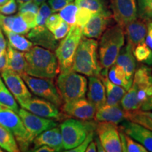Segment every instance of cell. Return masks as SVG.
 I'll use <instances>...</instances> for the list:
<instances>
[{
    "label": "cell",
    "instance_id": "cell-25",
    "mask_svg": "<svg viewBox=\"0 0 152 152\" xmlns=\"http://www.w3.org/2000/svg\"><path fill=\"white\" fill-rule=\"evenodd\" d=\"M7 70L16 72L19 75L26 73V61L24 52L16 50L7 43Z\"/></svg>",
    "mask_w": 152,
    "mask_h": 152
},
{
    "label": "cell",
    "instance_id": "cell-49",
    "mask_svg": "<svg viewBox=\"0 0 152 152\" xmlns=\"http://www.w3.org/2000/svg\"><path fill=\"white\" fill-rule=\"evenodd\" d=\"M7 52L0 55V72H2L7 68Z\"/></svg>",
    "mask_w": 152,
    "mask_h": 152
},
{
    "label": "cell",
    "instance_id": "cell-32",
    "mask_svg": "<svg viewBox=\"0 0 152 152\" xmlns=\"http://www.w3.org/2000/svg\"><path fill=\"white\" fill-rule=\"evenodd\" d=\"M120 138H121L122 151L125 152H147L148 151L145 147L141 144L137 142L134 139L125 134V132H119Z\"/></svg>",
    "mask_w": 152,
    "mask_h": 152
},
{
    "label": "cell",
    "instance_id": "cell-27",
    "mask_svg": "<svg viewBox=\"0 0 152 152\" xmlns=\"http://www.w3.org/2000/svg\"><path fill=\"white\" fill-rule=\"evenodd\" d=\"M8 39V45L16 50L22 52L29 51L33 47V44L23 35L15 33L11 31H4Z\"/></svg>",
    "mask_w": 152,
    "mask_h": 152
},
{
    "label": "cell",
    "instance_id": "cell-26",
    "mask_svg": "<svg viewBox=\"0 0 152 152\" xmlns=\"http://www.w3.org/2000/svg\"><path fill=\"white\" fill-rule=\"evenodd\" d=\"M108 77L112 83L123 87L126 91L132 86V80L128 79L123 68L115 64L110 67L109 72L108 71Z\"/></svg>",
    "mask_w": 152,
    "mask_h": 152
},
{
    "label": "cell",
    "instance_id": "cell-30",
    "mask_svg": "<svg viewBox=\"0 0 152 152\" xmlns=\"http://www.w3.org/2000/svg\"><path fill=\"white\" fill-rule=\"evenodd\" d=\"M0 148L8 152L20 151L14 134L1 125H0Z\"/></svg>",
    "mask_w": 152,
    "mask_h": 152
},
{
    "label": "cell",
    "instance_id": "cell-47",
    "mask_svg": "<svg viewBox=\"0 0 152 152\" xmlns=\"http://www.w3.org/2000/svg\"><path fill=\"white\" fill-rule=\"evenodd\" d=\"M145 43L150 49H152V22L147 24V33L145 38Z\"/></svg>",
    "mask_w": 152,
    "mask_h": 152
},
{
    "label": "cell",
    "instance_id": "cell-40",
    "mask_svg": "<svg viewBox=\"0 0 152 152\" xmlns=\"http://www.w3.org/2000/svg\"><path fill=\"white\" fill-rule=\"evenodd\" d=\"M70 28H71L70 25L63 20L61 23L59 25V26H58V27L52 32V34L54 35L55 39H56V40H61L63 38L66 37L68 32H69Z\"/></svg>",
    "mask_w": 152,
    "mask_h": 152
},
{
    "label": "cell",
    "instance_id": "cell-52",
    "mask_svg": "<svg viewBox=\"0 0 152 152\" xmlns=\"http://www.w3.org/2000/svg\"><path fill=\"white\" fill-rule=\"evenodd\" d=\"M137 123L143 125V126L145 127V128L152 130V123L151 122H148V121H139V122Z\"/></svg>",
    "mask_w": 152,
    "mask_h": 152
},
{
    "label": "cell",
    "instance_id": "cell-28",
    "mask_svg": "<svg viewBox=\"0 0 152 152\" xmlns=\"http://www.w3.org/2000/svg\"><path fill=\"white\" fill-rule=\"evenodd\" d=\"M138 88L136 85L132 84L130 88L127 91L121 101V106L125 111H135L140 109L142 104L138 99Z\"/></svg>",
    "mask_w": 152,
    "mask_h": 152
},
{
    "label": "cell",
    "instance_id": "cell-31",
    "mask_svg": "<svg viewBox=\"0 0 152 152\" xmlns=\"http://www.w3.org/2000/svg\"><path fill=\"white\" fill-rule=\"evenodd\" d=\"M0 106L18 113L19 107L16 99L0 77Z\"/></svg>",
    "mask_w": 152,
    "mask_h": 152
},
{
    "label": "cell",
    "instance_id": "cell-22",
    "mask_svg": "<svg viewBox=\"0 0 152 152\" xmlns=\"http://www.w3.org/2000/svg\"><path fill=\"white\" fill-rule=\"evenodd\" d=\"M99 77L105 87L106 104L109 105H118L127 91L123 87L114 84L110 80L108 77V70L102 69Z\"/></svg>",
    "mask_w": 152,
    "mask_h": 152
},
{
    "label": "cell",
    "instance_id": "cell-29",
    "mask_svg": "<svg viewBox=\"0 0 152 152\" xmlns=\"http://www.w3.org/2000/svg\"><path fill=\"white\" fill-rule=\"evenodd\" d=\"M132 84L135 85L138 88L146 89L152 85L151 69L146 66H142L136 70L134 73Z\"/></svg>",
    "mask_w": 152,
    "mask_h": 152
},
{
    "label": "cell",
    "instance_id": "cell-5",
    "mask_svg": "<svg viewBox=\"0 0 152 152\" xmlns=\"http://www.w3.org/2000/svg\"><path fill=\"white\" fill-rule=\"evenodd\" d=\"M83 36V28L74 24L71 26L66 37L58 43L55 50V55L61 73L72 71L74 56Z\"/></svg>",
    "mask_w": 152,
    "mask_h": 152
},
{
    "label": "cell",
    "instance_id": "cell-54",
    "mask_svg": "<svg viewBox=\"0 0 152 152\" xmlns=\"http://www.w3.org/2000/svg\"><path fill=\"white\" fill-rule=\"evenodd\" d=\"M45 1H46V0H33L34 2H35L36 4L38 6H40L42 4L45 2Z\"/></svg>",
    "mask_w": 152,
    "mask_h": 152
},
{
    "label": "cell",
    "instance_id": "cell-57",
    "mask_svg": "<svg viewBox=\"0 0 152 152\" xmlns=\"http://www.w3.org/2000/svg\"><path fill=\"white\" fill-rule=\"evenodd\" d=\"M2 151H3V150H1V148H0V152H2Z\"/></svg>",
    "mask_w": 152,
    "mask_h": 152
},
{
    "label": "cell",
    "instance_id": "cell-1",
    "mask_svg": "<svg viewBox=\"0 0 152 152\" xmlns=\"http://www.w3.org/2000/svg\"><path fill=\"white\" fill-rule=\"evenodd\" d=\"M26 73L40 78L54 79L60 72L56 55L52 51L35 46L25 52Z\"/></svg>",
    "mask_w": 152,
    "mask_h": 152
},
{
    "label": "cell",
    "instance_id": "cell-6",
    "mask_svg": "<svg viewBox=\"0 0 152 152\" xmlns=\"http://www.w3.org/2000/svg\"><path fill=\"white\" fill-rule=\"evenodd\" d=\"M96 125L90 121L68 118L60 125L63 147L66 151L72 149L80 144L90 131L94 130Z\"/></svg>",
    "mask_w": 152,
    "mask_h": 152
},
{
    "label": "cell",
    "instance_id": "cell-46",
    "mask_svg": "<svg viewBox=\"0 0 152 152\" xmlns=\"http://www.w3.org/2000/svg\"><path fill=\"white\" fill-rule=\"evenodd\" d=\"M22 16V18L24 19L25 21L27 23L30 29L34 28L35 26L36 23V16L37 14H34L33 12H23L18 13Z\"/></svg>",
    "mask_w": 152,
    "mask_h": 152
},
{
    "label": "cell",
    "instance_id": "cell-9",
    "mask_svg": "<svg viewBox=\"0 0 152 152\" xmlns=\"http://www.w3.org/2000/svg\"><path fill=\"white\" fill-rule=\"evenodd\" d=\"M17 113L21 118L32 142L36 137L44 131L58 126V123L54 120L38 116L23 108L19 109Z\"/></svg>",
    "mask_w": 152,
    "mask_h": 152
},
{
    "label": "cell",
    "instance_id": "cell-8",
    "mask_svg": "<svg viewBox=\"0 0 152 152\" xmlns=\"http://www.w3.org/2000/svg\"><path fill=\"white\" fill-rule=\"evenodd\" d=\"M20 76L32 93L39 97L52 102L57 107L62 106L64 101L53 82V79L33 77L26 73Z\"/></svg>",
    "mask_w": 152,
    "mask_h": 152
},
{
    "label": "cell",
    "instance_id": "cell-19",
    "mask_svg": "<svg viewBox=\"0 0 152 152\" xmlns=\"http://www.w3.org/2000/svg\"><path fill=\"white\" fill-rule=\"evenodd\" d=\"M128 44L134 49L140 43L145 42L147 33V24L144 18L135 19L125 27Z\"/></svg>",
    "mask_w": 152,
    "mask_h": 152
},
{
    "label": "cell",
    "instance_id": "cell-16",
    "mask_svg": "<svg viewBox=\"0 0 152 152\" xmlns=\"http://www.w3.org/2000/svg\"><path fill=\"white\" fill-rule=\"evenodd\" d=\"M111 14L105 13L94 14L89 22L83 28V35L92 39H99L107 29Z\"/></svg>",
    "mask_w": 152,
    "mask_h": 152
},
{
    "label": "cell",
    "instance_id": "cell-55",
    "mask_svg": "<svg viewBox=\"0 0 152 152\" xmlns=\"http://www.w3.org/2000/svg\"><path fill=\"white\" fill-rule=\"evenodd\" d=\"M16 1L18 3V4H21L28 2V1H32L33 0H16Z\"/></svg>",
    "mask_w": 152,
    "mask_h": 152
},
{
    "label": "cell",
    "instance_id": "cell-39",
    "mask_svg": "<svg viewBox=\"0 0 152 152\" xmlns=\"http://www.w3.org/2000/svg\"><path fill=\"white\" fill-rule=\"evenodd\" d=\"M139 12L144 19L152 18V0H138Z\"/></svg>",
    "mask_w": 152,
    "mask_h": 152
},
{
    "label": "cell",
    "instance_id": "cell-12",
    "mask_svg": "<svg viewBox=\"0 0 152 152\" xmlns=\"http://www.w3.org/2000/svg\"><path fill=\"white\" fill-rule=\"evenodd\" d=\"M114 20L124 29L137 18L136 0H110Z\"/></svg>",
    "mask_w": 152,
    "mask_h": 152
},
{
    "label": "cell",
    "instance_id": "cell-33",
    "mask_svg": "<svg viewBox=\"0 0 152 152\" xmlns=\"http://www.w3.org/2000/svg\"><path fill=\"white\" fill-rule=\"evenodd\" d=\"M134 58L139 62L144 63L147 65H152V49L147 46L145 42L140 43L133 49Z\"/></svg>",
    "mask_w": 152,
    "mask_h": 152
},
{
    "label": "cell",
    "instance_id": "cell-34",
    "mask_svg": "<svg viewBox=\"0 0 152 152\" xmlns=\"http://www.w3.org/2000/svg\"><path fill=\"white\" fill-rule=\"evenodd\" d=\"M75 4L78 8H86L93 14L108 12L103 0H75Z\"/></svg>",
    "mask_w": 152,
    "mask_h": 152
},
{
    "label": "cell",
    "instance_id": "cell-13",
    "mask_svg": "<svg viewBox=\"0 0 152 152\" xmlns=\"http://www.w3.org/2000/svg\"><path fill=\"white\" fill-rule=\"evenodd\" d=\"M1 77L18 104L32 96V94L26 85L23 79L16 72L6 69L1 72Z\"/></svg>",
    "mask_w": 152,
    "mask_h": 152
},
{
    "label": "cell",
    "instance_id": "cell-37",
    "mask_svg": "<svg viewBox=\"0 0 152 152\" xmlns=\"http://www.w3.org/2000/svg\"><path fill=\"white\" fill-rule=\"evenodd\" d=\"M52 14V11L48 4L44 2L40 5L36 16L35 26H46L47 19Z\"/></svg>",
    "mask_w": 152,
    "mask_h": 152
},
{
    "label": "cell",
    "instance_id": "cell-43",
    "mask_svg": "<svg viewBox=\"0 0 152 152\" xmlns=\"http://www.w3.org/2000/svg\"><path fill=\"white\" fill-rule=\"evenodd\" d=\"M74 0H48V4L52 13L58 12Z\"/></svg>",
    "mask_w": 152,
    "mask_h": 152
},
{
    "label": "cell",
    "instance_id": "cell-36",
    "mask_svg": "<svg viewBox=\"0 0 152 152\" xmlns=\"http://www.w3.org/2000/svg\"><path fill=\"white\" fill-rule=\"evenodd\" d=\"M125 118H126V120L134 123H138L139 121H141L152 123V111H142L140 109L125 111Z\"/></svg>",
    "mask_w": 152,
    "mask_h": 152
},
{
    "label": "cell",
    "instance_id": "cell-56",
    "mask_svg": "<svg viewBox=\"0 0 152 152\" xmlns=\"http://www.w3.org/2000/svg\"><path fill=\"white\" fill-rule=\"evenodd\" d=\"M9 0H0V6L4 4L5 3H7Z\"/></svg>",
    "mask_w": 152,
    "mask_h": 152
},
{
    "label": "cell",
    "instance_id": "cell-18",
    "mask_svg": "<svg viewBox=\"0 0 152 152\" xmlns=\"http://www.w3.org/2000/svg\"><path fill=\"white\" fill-rule=\"evenodd\" d=\"M33 142L34 144L33 150L42 145L48 146L54 149L55 151H61L64 149L60 128L57 126L44 131L34 139Z\"/></svg>",
    "mask_w": 152,
    "mask_h": 152
},
{
    "label": "cell",
    "instance_id": "cell-45",
    "mask_svg": "<svg viewBox=\"0 0 152 152\" xmlns=\"http://www.w3.org/2000/svg\"><path fill=\"white\" fill-rule=\"evenodd\" d=\"M38 10H39V6L36 4L33 1L18 4V13L33 12L37 14Z\"/></svg>",
    "mask_w": 152,
    "mask_h": 152
},
{
    "label": "cell",
    "instance_id": "cell-23",
    "mask_svg": "<svg viewBox=\"0 0 152 152\" xmlns=\"http://www.w3.org/2000/svg\"><path fill=\"white\" fill-rule=\"evenodd\" d=\"M0 29L4 31L27 35L30 28L20 14L16 16H6L0 14Z\"/></svg>",
    "mask_w": 152,
    "mask_h": 152
},
{
    "label": "cell",
    "instance_id": "cell-50",
    "mask_svg": "<svg viewBox=\"0 0 152 152\" xmlns=\"http://www.w3.org/2000/svg\"><path fill=\"white\" fill-rule=\"evenodd\" d=\"M33 151L35 152H54L55 151L54 149H53L52 148L48 147L47 145H42L41 147H38L37 149L33 150Z\"/></svg>",
    "mask_w": 152,
    "mask_h": 152
},
{
    "label": "cell",
    "instance_id": "cell-4",
    "mask_svg": "<svg viewBox=\"0 0 152 152\" xmlns=\"http://www.w3.org/2000/svg\"><path fill=\"white\" fill-rule=\"evenodd\" d=\"M87 80L73 71L61 72L56 80V87L64 102L85 98L87 91Z\"/></svg>",
    "mask_w": 152,
    "mask_h": 152
},
{
    "label": "cell",
    "instance_id": "cell-3",
    "mask_svg": "<svg viewBox=\"0 0 152 152\" xmlns=\"http://www.w3.org/2000/svg\"><path fill=\"white\" fill-rule=\"evenodd\" d=\"M125 31L116 25L106 29L99 44V61L102 69L108 70L115 64L120 51L125 45Z\"/></svg>",
    "mask_w": 152,
    "mask_h": 152
},
{
    "label": "cell",
    "instance_id": "cell-53",
    "mask_svg": "<svg viewBox=\"0 0 152 152\" xmlns=\"http://www.w3.org/2000/svg\"><path fill=\"white\" fill-rule=\"evenodd\" d=\"M147 94L148 95V97H149V96H151L152 95V85L150 87H148V89L147 90Z\"/></svg>",
    "mask_w": 152,
    "mask_h": 152
},
{
    "label": "cell",
    "instance_id": "cell-44",
    "mask_svg": "<svg viewBox=\"0 0 152 152\" xmlns=\"http://www.w3.org/2000/svg\"><path fill=\"white\" fill-rule=\"evenodd\" d=\"M93 137H94V130H92V131H90L88 134H87L86 138L85 139L84 141L82 142L80 144H79L77 147L73 148V149H72L68 150V151H68V152H85V151H86L87 146H88L89 144H90V142L92 141Z\"/></svg>",
    "mask_w": 152,
    "mask_h": 152
},
{
    "label": "cell",
    "instance_id": "cell-7",
    "mask_svg": "<svg viewBox=\"0 0 152 152\" xmlns=\"http://www.w3.org/2000/svg\"><path fill=\"white\" fill-rule=\"evenodd\" d=\"M0 125H3L12 132L16 138L20 151H28L32 142L18 114L12 110L0 106Z\"/></svg>",
    "mask_w": 152,
    "mask_h": 152
},
{
    "label": "cell",
    "instance_id": "cell-51",
    "mask_svg": "<svg viewBox=\"0 0 152 152\" xmlns=\"http://www.w3.org/2000/svg\"><path fill=\"white\" fill-rule=\"evenodd\" d=\"M97 150H96V144L94 143V142H91L89 145L87 146V149H86V152H96Z\"/></svg>",
    "mask_w": 152,
    "mask_h": 152
},
{
    "label": "cell",
    "instance_id": "cell-24",
    "mask_svg": "<svg viewBox=\"0 0 152 152\" xmlns=\"http://www.w3.org/2000/svg\"><path fill=\"white\" fill-rule=\"evenodd\" d=\"M132 48L129 44L123 46L120 51L115 64L123 68L127 77L132 80L136 71V58L133 54Z\"/></svg>",
    "mask_w": 152,
    "mask_h": 152
},
{
    "label": "cell",
    "instance_id": "cell-20",
    "mask_svg": "<svg viewBox=\"0 0 152 152\" xmlns=\"http://www.w3.org/2000/svg\"><path fill=\"white\" fill-rule=\"evenodd\" d=\"M94 119L99 122H110L118 125L126 120L125 111L119 105L105 104L99 109H96Z\"/></svg>",
    "mask_w": 152,
    "mask_h": 152
},
{
    "label": "cell",
    "instance_id": "cell-38",
    "mask_svg": "<svg viewBox=\"0 0 152 152\" xmlns=\"http://www.w3.org/2000/svg\"><path fill=\"white\" fill-rule=\"evenodd\" d=\"M93 13L86 8H78L76 13L75 25L83 28L93 16Z\"/></svg>",
    "mask_w": 152,
    "mask_h": 152
},
{
    "label": "cell",
    "instance_id": "cell-17",
    "mask_svg": "<svg viewBox=\"0 0 152 152\" xmlns=\"http://www.w3.org/2000/svg\"><path fill=\"white\" fill-rule=\"evenodd\" d=\"M27 37L34 45L51 51H55L58 47V40L46 26H35L27 34Z\"/></svg>",
    "mask_w": 152,
    "mask_h": 152
},
{
    "label": "cell",
    "instance_id": "cell-21",
    "mask_svg": "<svg viewBox=\"0 0 152 152\" xmlns=\"http://www.w3.org/2000/svg\"><path fill=\"white\" fill-rule=\"evenodd\" d=\"M87 99L95 106L99 109L106 103L105 87L99 77L92 76L89 77Z\"/></svg>",
    "mask_w": 152,
    "mask_h": 152
},
{
    "label": "cell",
    "instance_id": "cell-11",
    "mask_svg": "<svg viewBox=\"0 0 152 152\" xmlns=\"http://www.w3.org/2000/svg\"><path fill=\"white\" fill-rule=\"evenodd\" d=\"M23 109L31 112L32 113L46 118L60 120L63 115L58 111V107L52 102L45 99L33 96L28 99L19 103Z\"/></svg>",
    "mask_w": 152,
    "mask_h": 152
},
{
    "label": "cell",
    "instance_id": "cell-42",
    "mask_svg": "<svg viewBox=\"0 0 152 152\" xmlns=\"http://www.w3.org/2000/svg\"><path fill=\"white\" fill-rule=\"evenodd\" d=\"M17 11V4L16 0H9L4 4L0 6V14L11 16Z\"/></svg>",
    "mask_w": 152,
    "mask_h": 152
},
{
    "label": "cell",
    "instance_id": "cell-35",
    "mask_svg": "<svg viewBox=\"0 0 152 152\" xmlns=\"http://www.w3.org/2000/svg\"><path fill=\"white\" fill-rule=\"evenodd\" d=\"M77 9H78V7H77L75 2L73 1L59 11L58 14L61 17L64 21L66 22L70 26H73L75 23L76 13H77Z\"/></svg>",
    "mask_w": 152,
    "mask_h": 152
},
{
    "label": "cell",
    "instance_id": "cell-10",
    "mask_svg": "<svg viewBox=\"0 0 152 152\" xmlns=\"http://www.w3.org/2000/svg\"><path fill=\"white\" fill-rule=\"evenodd\" d=\"M102 149L106 152L122 151L118 127L110 122H99L96 126Z\"/></svg>",
    "mask_w": 152,
    "mask_h": 152
},
{
    "label": "cell",
    "instance_id": "cell-48",
    "mask_svg": "<svg viewBox=\"0 0 152 152\" xmlns=\"http://www.w3.org/2000/svg\"><path fill=\"white\" fill-rule=\"evenodd\" d=\"M140 110L142 111H152V95L149 96L142 104Z\"/></svg>",
    "mask_w": 152,
    "mask_h": 152
},
{
    "label": "cell",
    "instance_id": "cell-15",
    "mask_svg": "<svg viewBox=\"0 0 152 152\" xmlns=\"http://www.w3.org/2000/svg\"><path fill=\"white\" fill-rule=\"evenodd\" d=\"M119 129L152 152V130L128 120L123 121Z\"/></svg>",
    "mask_w": 152,
    "mask_h": 152
},
{
    "label": "cell",
    "instance_id": "cell-41",
    "mask_svg": "<svg viewBox=\"0 0 152 152\" xmlns=\"http://www.w3.org/2000/svg\"><path fill=\"white\" fill-rule=\"evenodd\" d=\"M63 21L61 17L58 14H52L47 19L45 26L50 32L54 31L56 28L59 26V25Z\"/></svg>",
    "mask_w": 152,
    "mask_h": 152
},
{
    "label": "cell",
    "instance_id": "cell-14",
    "mask_svg": "<svg viewBox=\"0 0 152 152\" xmlns=\"http://www.w3.org/2000/svg\"><path fill=\"white\" fill-rule=\"evenodd\" d=\"M61 110L66 115L82 121H90L94 118L96 108L88 99H79L62 104Z\"/></svg>",
    "mask_w": 152,
    "mask_h": 152
},
{
    "label": "cell",
    "instance_id": "cell-2",
    "mask_svg": "<svg viewBox=\"0 0 152 152\" xmlns=\"http://www.w3.org/2000/svg\"><path fill=\"white\" fill-rule=\"evenodd\" d=\"M97 48V41L83 36L74 56L72 71L89 77H99L102 68L98 59Z\"/></svg>",
    "mask_w": 152,
    "mask_h": 152
}]
</instances>
